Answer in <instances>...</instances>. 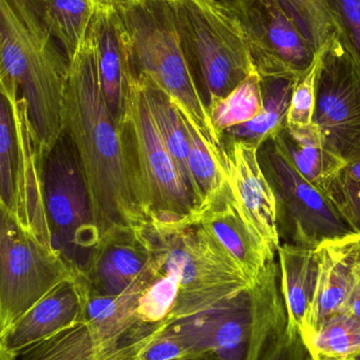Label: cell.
Here are the masks:
<instances>
[{"instance_id":"cell-1","label":"cell","mask_w":360,"mask_h":360,"mask_svg":"<svg viewBox=\"0 0 360 360\" xmlns=\"http://www.w3.org/2000/svg\"><path fill=\"white\" fill-rule=\"evenodd\" d=\"M141 233L149 250L150 279L137 307L139 323L156 328L222 308L253 287L240 264L194 220Z\"/></svg>"},{"instance_id":"cell-2","label":"cell","mask_w":360,"mask_h":360,"mask_svg":"<svg viewBox=\"0 0 360 360\" xmlns=\"http://www.w3.org/2000/svg\"><path fill=\"white\" fill-rule=\"evenodd\" d=\"M63 132L86 179L99 239L112 231L139 229L147 224L133 192L120 122L104 96L91 25L70 59Z\"/></svg>"},{"instance_id":"cell-3","label":"cell","mask_w":360,"mask_h":360,"mask_svg":"<svg viewBox=\"0 0 360 360\" xmlns=\"http://www.w3.org/2000/svg\"><path fill=\"white\" fill-rule=\"evenodd\" d=\"M58 44L39 0H0V76L18 88L44 154L63 134L70 60Z\"/></svg>"},{"instance_id":"cell-4","label":"cell","mask_w":360,"mask_h":360,"mask_svg":"<svg viewBox=\"0 0 360 360\" xmlns=\"http://www.w3.org/2000/svg\"><path fill=\"white\" fill-rule=\"evenodd\" d=\"M280 266L273 260L253 287L207 314L171 326L202 360H261L287 328Z\"/></svg>"},{"instance_id":"cell-5","label":"cell","mask_w":360,"mask_h":360,"mask_svg":"<svg viewBox=\"0 0 360 360\" xmlns=\"http://www.w3.org/2000/svg\"><path fill=\"white\" fill-rule=\"evenodd\" d=\"M114 10L126 31L137 73L167 93L207 141L221 145L186 59L170 0H116Z\"/></svg>"},{"instance_id":"cell-6","label":"cell","mask_w":360,"mask_h":360,"mask_svg":"<svg viewBox=\"0 0 360 360\" xmlns=\"http://www.w3.org/2000/svg\"><path fill=\"white\" fill-rule=\"evenodd\" d=\"M120 127L133 192L148 222L175 226L192 220L196 201L161 137L137 72Z\"/></svg>"},{"instance_id":"cell-7","label":"cell","mask_w":360,"mask_h":360,"mask_svg":"<svg viewBox=\"0 0 360 360\" xmlns=\"http://www.w3.org/2000/svg\"><path fill=\"white\" fill-rule=\"evenodd\" d=\"M188 65L206 105L256 72L238 17L218 0H170Z\"/></svg>"},{"instance_id":"cell-8","label":"cell","mask_w":360,"mask_h":360,"mask_svg":"<svg viewBox=\"0 0 360 360\" xmlns=\"http://www.w3.org/2000/svg\"><path fill=\"white\" fill-rule=\"evenodd\" d=\"M137 295L86 293L85 319L25 351L18 360H139L164 329L139 323Z\"/></svg>"},{"instance_id":"cell-9","label":"cell","mask_w":360,"mask_h":360,"mask_svg":"<svg viewBox=\"0 0 360 360\" xmlns=\"http://www.w3.org/2000/svg\"><path fill=\"white\" fill-rule=\"evenodd\" d=\"M0 336L61 283L76 278L61 254L0 205Z\"/></svg>"},{"instance_id":"cell-10","label":"cell","mask_w":360,"mask_h":360,"mask_svg":"<svg viewBox=\"0 0 360 360\" xmlns=\"http://www.w3.org/2000/svg\"><path fill=\"white\" fill-rule=\"evenodd\" d=\"M44 197L53 248L76 277L82 276L99 235L86 179L65 132L44 155Z\"/></svg>"},{"instance_id":"cell-11","label":"cell","mask_w":360,"mask_h":360,"mask_svg":"<svg viewBox=\"0 0 360 360\" xmlns=\"http://www.w3.org/2000/svg\"><path fill=\"white\" fill-rule=\"evenodd\" d=\"M258 156L276 196L279 235L285 243L316 249L330 239L354 234L327 194L294 166L280 135L262 143Z\"/></svg>"},{"instance_id":"cell-12","label":"cell","mask_w":360,"mask_h":360,"mask_svg":"<svg viewBox=\"0 0 360 360\" xmlns=\"http://www.w3.org/2000/svg\"><path fill=\"white\" fill-rule=\"evenodd\" d=\"M230 8L260 77L298 78L310 69L318 50L281 0H244Z\"/></svg>"},{"instance_id":"cell-13","label":"cell","mask_w":360,"mask_h":360,"mask_svg":"<svg viewBox=\"0 0 360 360\" xmlns=\"http://www.w3.org/2000/svg\"><path fill=\"white\" fill-rule=\"evenodd\" d=\"M314 124L342 160H360V65L338 37L323 50Z\"/></svg>"},{"instance_id":"cell-14","label":"cell","mask_w":360,"mask_h":360,"mask_svg":"<svg viewBox=\"0 0 360 360\" xmlns=\"http://www.w3.org/2000/svg\"><path fill=\"white\" fill-rule=\"evenodd\" d=\"M0 91L10 103L16 132V154L13 167L14 205L10 211L25 230L53 247L44 205V153L42 145L16 84L0 76Z\"/></svg>"},{"instance_id":"cell-15","label":"cell","mask_w":360,"mask_h":360,"mask_svg":"<svg viewBox=\"0 0 360 360\" xmlns=\"http://www.w3.org/2000/svg\"><path fill=\"white\" fill-rule=\"evenodd\" d=\"M192 220L200 224L240 264L255 283L264 269L275 260L237 199L230 180L207 199Z\"/></svg>"},{"instance_id":"cell-16","label":"cell","mask_w":360,"mask_h":360,"mask_svg":"<svg viewBox=\"0 0 360 360\" xmlns=\"http://www.w3.org/2000/svg\"><path fill=\"white\" fill-rule=\"evenodd\" d=\"M222 164L241 207L258 234L275 254L281 245L277 217V200L266 179L258 151L243 141L221 137Z\"/></svg>"},{"instance_id":"cell-17","label":"cell","mask_w":360,"mask_h":360,"mask_svg":"<svg viewBox=\"0 0 360 360\" xmlns=\"http://www.w3.org/2000/svg\"><path fill=\"white\" fill-rule=\"evenodd\" d=\"M149 258L141 228L112 231L99 239L84 275L76 278L93 295H120L139 281Z\"/></svg>"},{"instance_id":"cell-18","label":"cell","mask_w":360,"mask_h":360,"mask_svg":"<svg viewBox=\"0 0 360 360\" xmlns=\"http://www.w3.org/2000/svg\"><path fill=\"white\" fill-rule=\"evenodd\" d=\"M319 277L302 340L314 335L332 317L344 312L360 260L359 235L330 239L316 248Z\"/></svg>"},{"instance_id":"cell-19","label":"cell","mask_w":360,"mask_h":360,"mask_svg":"<svg viewBox=\"0 0 360 360\" xmlns=\"http://www.w3.org/2000/svg\"><path fill=\"white\" fill-rule=\"evenodd\" d=\"M86 294L78 279L65 281L30 309L0 336V345L17 357L85 319Z\"/></svg>"},{"instance_id":"cell-20","label":"cell","mask_w":360,"mask_h":360,"mask_svg":"<svg viewBox=\"0 0 360 360\" xmlns=\"http://www.w3.org/2000/svg\"><path fill=\"white\" fill-rule=\"evenodd\" d=\"M97 69L106 103L120 122L135 69L130 44L116 10L94 13L92 23Z\"/></svg>"},{"instance_id":"cell-21","label":"cell","mask_w":360,"mask_h":360,"mask_svg":"<svg viewBox=\"0 0 360 360\" xmlns=\"http://www.w3.org/2000/svg\"><path fill=\"white\" fill-rule=\"evenodd\" d=\"M280 266L281 291L287 311V327L304 329L319 277L316 249L281 243L277 251Z\"/></svg>"},{"instance_id":"cell-22","label":"cell","mask_w":360,"mask_h":360,"mask_svg":"<svg viewBox=\"0 0 360 360\" xmlns=\"http://www.w3.org/2000/svg\"><path fill=\"white\" fill-rule=\"evenodd\" d=\"M279 135L300 174L323 192L348 166L329 147L315 124L304 128H285Z\"/></svg>"},{"instance_id":"cell-23","label":"cell","mask_w":360,"mask_h":360,"mask_svg":"<svg viewBox=\"0 0 360 360\" xmlns=\"http://www.w3.org/2000/svg\"><path fill=\"white\" fill-rule=\"evenodd\" d=\"M260 78L263 96L261 112L254 120L232 127L222 134L228 139L247 141L258 148L271 137L279 134L287 126L294 88L299 77Z\"/></svg>"},{"instance_id":"cell-24","label":"cell","mask_w":360,"mask_h":360,"mask_svg":"<svg viewBox=\"0 0 360 360\" xmlns=\"http://www.w3.org/2000/svg\"><path fill=\"white\" fill-rule=\"evenodd\" d=\"M139 75L143 82L150 110L161 137L185 180L188 190L190 191L196 201L190 164H188L190 141H188L187 132H186L181 114L167 93L156 86L145 76L142 74Z\"/></svg>"},{"instance_id":"cell-25","label":"cell","mask_w":360,"mask_h":360,"mask_svg":"<svg viewBox=\"0 0 360 360\" xmlns=\"http://www.w3.org/2000/svg\"><path fill=\"white\" fill-rule=\"evenodd\" d=\"M180 114L190 141L188 164L199 210L228 181V173L222 164V143L217 146L207 141L187 115Z\"/></svg>"},{"instance_id":"cell-26","label":"cell","mask_w":360,"mask_h":360,"mask_svg":"<svg viewBox=\"0 0 360 360\" xmlns=\"http://www.w3.org/2000/svg\"><path fill=\"white\" fill-rule=\"evenodd\" d=\"M39 4L49 30L70 60L90 29L95 13L92 0H39Z\"/></svg>"},{"instance_id":"cell-27","label":"cell","mask_w":360,"mask_h":360,"mask_svg":"<svg viewBox=\"0 0 360 360\" xmlns=\"http://www.w3.org/2000/svg\"><path fill=\"white\" fill-rule=\"evenodd\" d=\"M312 360H353L360 355V321L342 312L304 340Z\"/></svg>"},{"instance_id":"cell-28","label":"cell","mask_w":360,"mask_h":360,"mask_svg":"<svg viewBox=\"0 0 360 360\" xmlns=\"http://www.w3.org/2000/svg\"><path fill=\"white\" fill-rule=\"evenodd\" d=\"M263 107L261 78L257 72L245 78L230 94L207 105L213 129L220 137L232 127L254 120Z\"/></svg>"},{"instance_id":"cell-29","label":"cell","mask_w":360,"mask_h":360,"mask_svg":"<svg viewBox=\"0 0 360 360\" xmlns=\"http://www.w3.org/2000/svg\"><path fill=\"white\" fill-rule=\"evenodd\" d=\"M304 27L317 50L337 37L327 0H281Z\"/></svg>"},{"instance_id":"cell-30","label":"cell","mask_w":360,"mask_h":360,"mask_svg":"<svg viewBox=\"0 0 360 360\" xmlns=\"http://www.w3.org/2000/svg\"><path fill=\"white\" fill-rule=\"evenodd\" d=\"M323 50L325 46L319 49L310 69L296 82L285 128H304L314 124L317 82L323 63Z\"/></svg>"},{"instance_id":"cell-31","label":"cell","mask_w":360,"mask_h":360,"mask_svg":"<svg viewBox=\"0 0 360 360\" xmlns=\"http://www.w3.org/2000/svg\"><path fill=\"white\" fill-rule=\"evenodd\" d=\"M16 154L14 118L8 99L0 101V205L12 210L14 205L13 167Z\"/></svg>"},{"instance_id":"cell-32","label":"cell","mask_w":360,"mask_h":360,"mask_svg":"<svg viewBox=\"0 0 360 360\" xmlns=\"http://www.w3.org/2000/svg\"><path fill=\"white\" fill-rule=\"evenodd\" d=\"M342 46L360 65V0H327Z\"/></svg>"},{"instance_id":"cell-33","label":"cell","mask_w":360,"mask_h":360,"mask_svg":"<svg viewBox=\"0 0 360 360\" xmlns=\"http://www.w3.org/2000/svg\"><path fill=\"white\" fill-rule=\"evenodd\" d=\"M325 194L354 234L360 235V182L340 173Z\"/></svg>"},{"instance_id":"cell-34","label":"cell","mask_w":360,"mask_h":360,"mask_svg":"<svg viewBox=\"0 0 360 360\" xmlns=\"http://www.w3.org/2000/svg\"><path fill=\"white\" fill-rule=\"evenodd\" d=\"M187 357H194L187 342L173 327H168L150 342L139 360H177Z\"/></svg>"},{"instance_id":"cell-35","label":"cell","mask_w":360,"mask_h":360,"mask_svg":"<svg viewBox=\"0 0 360 360\" xmlns=\"http://www.w3.org/2000/svg\"><path fill=\"white\" fill-rule=\"evenodd\" d=\"M308 356L304 340L297 331L287 328L277 338L261 360H306Z\"/></svg>"},{"instance_id":"cell-36","label":"cell","mask_w":360,"mask_h":360,"mask_svg":"<svg viewBox=\"0 0 360 360\" xmlns=\"http://www.w3.org/2000/svg\"><path fill=\"white\" fill-rule=\"evenodd\" d=\"M344 312L360 321V260L355 274L354 283Z\"/></svg>"},{"instance_id":"cell-37","label":"cell","mask_w":360,"mask_h":360,"mask_svg":"<svg viewBox=\"0 0 360 360\" xmlns=\"http://www.w3.org/2000/svg\"><path fill=\"white\" fill-rule=\"evenodd\" d=\"M116 0H92L94 12H110L114 10Z\"/></svg>"},{"instance_id":"cell-38","label":"cell","mask_w":360,"mask_h":360,"mask_svg":"<svg viewBox=\"0 0 360 360\" xmlns=\"http://www.w3.org/2000/svg\"><path fill=\"white\" fill-rule=\"evenodd\" d=\"M342 172L349 177V179L360 182V160L348 164V166L344 169Z\"/></svg>"},{"instance_id":"cell-39","label":"cell","mask_w":360,"mask_h":360,"mask_svg":"<svg viewBox=\"0 0 360 360\" xmlns=\"http://www.w3.org/2000/svg\"><path fill=\"white\" fill-rule=\"evenodd\" d=\"M0 360H18V357L0 345Z\"/></svg>"},{"instance_id":"cell-40","label":"cell","mask_w":360,"mask_h":360,"mask_svg":"<svg viewBox=\"0 0 360 360\" xmlns=\"http://www.w3.org/2000/svg\"><path fill=\"white\" fill-rule=\"evenodd\" d=\"M218 1L223 4L224 6H228V8H234V6H238L241 2L244 1V0H218Z\"/></svg>"},{"instance_id":"cell-41","label":"cell","mask_w":360,"mask_h":360,"mask_svg":"<svg viewBox=\"0 0 360 360\" xmlns=\"http://www.w3.org/2000/svg\"><path fill=\"white\" fill-rule=\"evenodd\" d=\"M177 360H202V359H197V357H187V359H177Z\"/></svg>"},{"instance_id":"cell-42","label":"cell","mask_w":360,"mask_h":360,"mask_svg":"<svg viewBox=\"0 0 360 360\" xmlns=\"http://www.w3.org/2000/svg\"><path fill=\"white\" fill-rule=\"evenodd\" d=\"M306 360H312V359H310V356H309V355H308V356H306ZM353 360H355V359H353Z\"/></svg>"},{"instance_id":"cell-43","label":"cell","mask_w":360,"mask_h":360,"mask_svg":"<svg viewBox=\"0 0 360 360\" xmlns=\"http://www.w3.org/2000/svg\"><path fill=\"white\" fill-rule=\"evenodd\" d=\"M359 249H360V235H359Z\"/></svg>"},{"instance_id":"cell-44","label":"cell","mask_w":360,"mask_h":360,"mask_svg":"<svg viewBox=\"0 0 360 360\" xmlns=\"http://www.w3.org/2000/svg\"><path fill=\"white\" fill-rule=\"evenodd\" d=\"M355 360H360V355L359 357H357V359H355Z\"/></svg>"}]
</instances>
